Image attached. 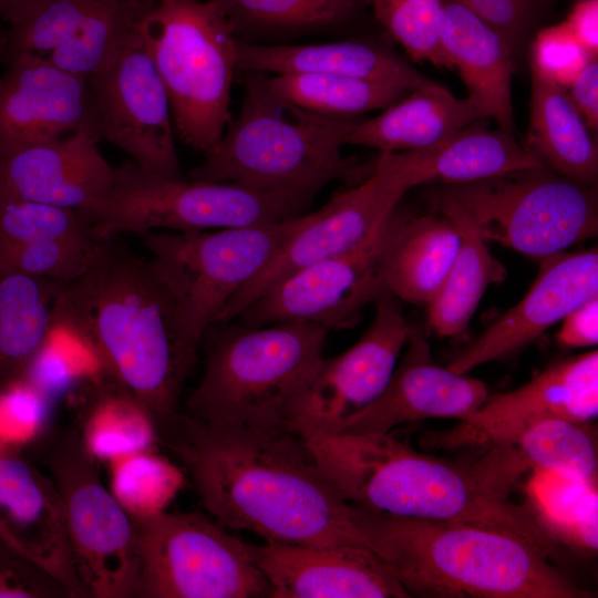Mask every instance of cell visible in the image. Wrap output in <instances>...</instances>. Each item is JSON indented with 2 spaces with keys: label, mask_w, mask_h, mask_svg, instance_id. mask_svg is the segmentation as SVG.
Masks as SVG:
<instances>
[{
  "label": "cell",
  "mask_w": 598,
  "mask_h": 598,
  "mask_svg": "<svg viewBox=\"0 0 598 598\" xmlns=\"http://www.w3.org/2000/svg\"><path fill=\"white\" fill-rule=\"evenodd\" d=\"M156 434L188 473L204 508L225 528L266 542L369 548L350 503L297 434L212 426L182 411Z\"/></svg>",
  "instance_id": "6da1fadb"
},
{
  "label": "cell",
  "mask_w": 598,
  "mask_h": 598,
  "mask_svg": "<svg viewBox=\"0 0 598 598\" xmlns=\"http://www.w3.org/2000/svg\"><path fill=\"white\" fill-rule=\"evenodd\" d=\"M117 237H109L90 267L66 282L55 305L54 330L78 341L158 430L181 412L199 346L181 328L148 259Z\"/></svg>",
  "instance_id": "7a4b0ae2"
},
{
  "label": "cell",
  "mask_w": 598,
  "mask_h": 598,
  "mask_svg": "<svg viewBox=\"0 0 598 598\" xmlns=\"http://www.w3.org/2000/svg\"><path fill=\"white\" fill-rule=\"evenodd\" d=\"M305 446L351 504L400 517L454 520L551 543L511 494L532 467L515 445L494 443L474 460L416 452L388 433H307Z\"/></svg>",
  "instance_id": "3957f363"
},
{
  "label": "cell",
  "mask_w": 598,
  "mask_h": 598,
  "mask_svg": "<svg viewBox=\"0 0 598 598\" xmlns=\"http://www.w3.org/2000/svg\"><path fill=\"white\" fill-rule=\"evenodd\" d=\"M350 505L370 550L410 597H594L550 563L554 550L524 536Z\"/></svg>",
  "instance_id": "277c9868"
},
{
  "label": "cell",
  "mask_w": 598,
  "mask_h": 598,
  "mask_svg": "<svg viewBox=\"0 0 598 598\" xmlns=\"http://www.w3.org/2000/svg\"><path fill=\"white\" fill-rule=\"evenodd\" d=\"M239 113L187 178L229 183L282 197L303 209L336 179L361 182L370 165L341 148L358 117H332L274 94L262 73L246 72Z\"/></svg>",
  "instance_id": "5b68a950"
},
{
  "label": "cell",
  "mask_w": 598,
  "mask_h": 598,
  "mask_svg": "<svg viewBox=\"0 0 598 598\" xmlns=\"http://www.w3.org/2000/svg\"><path fill=\"white\" fill-rule=\"evenodd\" d=\"M327 333L311 323L213 324L184 413L212 426L291 432V410L323 359Z\"/></svg>",
  "instance_id": "8992f818"
},
{
  "label": "cell",
  "mask_w": 598,
  "mask_h": 598,
  "mask_svg": "<svg viewBox=\"0 0 598 598\" xmlns=\"http://www.w3.org/2000/svg\"><path fill=\"white\" fill-rule=\"evenodd\" d=\"M140 31L167 92L176 135L206 153L231 120L233 24L214 0H153Z\"/></svg>",
  "instance_id": "52a82bcc"
},
{
  "label": "cell",
  "mask_w": 598,
  "mask_h": 598,
  "mask_svg": "<svg viewBox=\"0 0 598 598\" xmlns=\"http://www.w3.org/2000/svg\"><path fill=\"white\" fill-rule=\"evenodd\" d=\"M429 200L434 210L460 214L484 240L539 260L598 233L594 186L547 167L444 184Z\"/></svg>",
  "instance_id": "ba28073f"
},
{
  "label": "cell",
  "mask_w": 598,
  "mask_h": 598,
  "mask_svg": "<svg viewBox=\"0 0 598 598\" xmlns=\"http://www.w3.org/2000/svg\"><path fill=\"white\" fill-rule=\"evenodd\" d=\"M307 214L214 230L142 234L148 261L171 296L185 334L200 346L236 293L305 224Z\"/></svg>",
  "instance_id": "9c48e42d"
},
{
  "label": "cell",
  "mask_w": 598,
  "mask_h": 598,
  "mask_svg": "<svg viewBox=\"0 0 598 598\" xmlns=\"http://www.w3.org/2000/svg\"><path fill=\"white\" fill-rule=\"evenodd\" d=\"M81 212L103 238L153 230H214L302 214L276 195L229 183L166 178L134 161L115 167L109 194Z\"/></svg>",
  "instance_id": "30bf717a"
},
{
  "label": "cell",
  "mask_w": 598,
  "mask_h": 598,
  "mask_svg": "<svg viewBox=\"0 0 598 598\" xmlns=\"http://www.w3.org/2000/svg\"><path fill=\"white\" fill-rule=\"evenodd\" d=\"M141 598L269 597L248 544L199 512L133 518Z\"/></svg>",
  "instance_id": "8fae6325"
},
{
  "label": "cell",
  "mask_w": 598,
  "mask_h": 598,
  "mask_svg": "<svg viewBox=\"0 0 598 598\" xmlns=\"http://www.w3.org/2000/svg\"><path fill=\"white\" fill-rule=\"evenodd\" d=\"M47 464L62 499L76 576L85 597H136L140 553L133 518L100 477L74 432L54 439Z\"/></svg>",
  "instance_id": "7c38bea8"
},
{
  "label": "cell",
  "mask_w": 598,
  "mask_h": 598,
  "mask_svg": "<svg viewBox=\"0 0 598 598\" xmlns=\"http://www.w3.org/2000/svg\"><path fill=\"white\" fill-rule=\"evenodd\" d=\"M391 154L381 153L364 179L307 214L305 224L226 305L215 324L233 321L244 308L290 274L373 239L412 188Z\"/></svg>",
  "instance_id": "4fadbf2b"
},
{
  "label": "cell",
  "mask_w": 598,
  "mask_h": 598,
  "mask_svg": "<svg viewBox=\"0 0 598 598\" xmlns=\"http://www.w3.org/2000/svg\"><path fill=\"white\" fill-rule=\"evenodd\" d=\"M87 80L99 140L124 151L148 172L184 178L169 99L140 28Z\"/></svg>",
  "instance_id": "5bb4252c"
},
{
  "label": "cell",
  "mask_w": 598,
  "mask_h": 598,
  "mask_svg": "<svg viewBox=\"0 0 598 598\" xmlns=\"http://www.w3.org/2000/svg\"><path fill=\"white\" fill-rule=\"evenodd\" d=\"M374 318L344 352L324 358L297 399L289 429L297 435L333 434L386 386L412 327L389 291L375 301Z\"/></svg>",
  "instance_id": "9a60e30c"
},
{
  "label": "cell",
  "mask_w": 598,
  "mask_h": 598,
  "mask_svg": "<svg viewBox=\"0 0 598 598\" xmlns=\"http://www.w3.org/2000/svg\"><path fill=\"white\" fill-rule=\"evenodd\" d=\"M384 228L359 248L290 274L235 319L254 327L311 323L328 331L351 327L367 305L388 291L381 267Z\"/></svg>",
  "instance_id": "2e32d148"
},
{
  "label": "cell",
  "mask_w": 598,
  "mask_h": 598,
  "mask_svg": "<svg viewBox=\"0 0 598 598\" xmlns=\"http://www.w3.org/2000/svg\"><path fill=\"white\" fill-rule=\"evenodd\" d=\"M0 78V153L72 133L99 142L89 80L47 56L12 60Z\"/></svg>",
  "instance_id": "e0dca14e"
},
{
  "label": "cell",
  "mask_w": 598,
  "mask_h": 598,
  "mask_svg": "<svg viewBox=\"0 0 598 598\" xmlns=\"http://www.w3.org/2000/svg\"><path fill=\"white\" fill-rule=\"evenodd\" d=\"M598 414L597 350L567 359L511 392L487 396L453 432L457 444H512L546 419L589 422Z\"/></svg>",
  "instance_id": "ac0fdd59"
},
{
  "label": "cell",
  "mask_w": 598,
  "mask_h": 598,
  "mask_svg": "<svg viewBox=\"0 0 598 598\" xmlns=\"http://www.w3.org/2000/svg\"><path fill=\"white\" fill-rule=\"evenodd\" d=\"M406 343L408 349L381 394L347 419L338 433H388L425 419L463 422L485 402V383L439 365L421 330L412 327Z\"/></svg>",
  "instance_id": "d6986e66"
},
{
  "label": "cell",
  "mask_w": 598,
  "mask_h": 598,
  "mask_svg": "<svg viewBox=\"0 0 598 598\" xmlns=\"http://www.w3.org/2000/svg\"><path fill=\"white\" fill-rule=\"evenodd\" d=\"M0 538L69 596L85 597L52 477L9 453L0 454Z\"/></svg>",
  "instance_id": "ffe728a7"
},
{
  "label": "cell",
  "mask_w": 598,
  "mask_h": 598,
  "mask_svg": "<svg viewBox=\"0 0 598 598\" xmlns=\"http://www.w3.org/2000/svg\"><path fill=\"white\" fill-rule=\"evenodd\" d=\"M597 295V248L544 257L526 296L458 352L447 368L466 373L507 355Z\"/></svg>",
  "instance_id": "44dd1931"
},
{
  "label": "cell",
  "mask_w": 598,
  "mask_h": 598,
  "mask_svg": "<svg viewBox=\"0 0 598 598\" xmlns=\"http://www.w3.org/2000/svg\"><path fill=\"white\" fill-rule=\"evenodd\" d=\"M87 133L0 153V200L85 209L112 189L114 168Z\"/></svg>",
  "instance_id": "7402d4cb"
},
{
  "label": "cell",
  "mask_w": 598,
  "mask_h": 598,
  "mask_svg": "<svg viewBox=\"0 0 598 598\" xmlns=\"http://www.w3.org/2000/svg\"><path fill=\"white\" fill-rule=\"evenodd\" d=\"M272 598H406L410 595L365 547L248 544Z\"/></svg>",
  "instance_id": "603a6c76"
},
{
  "label": "cell",
  "mask_w": 598,
  "mask_h": 598,
  "mask_svg": "<svg viewBox=\"0 0 598 598\" xmlns=\"http://www.w3.org/2000/svg\"><path fill=\"white\" fill-rule=\"evenodd\" d=\"M439 38L451 69L460 71L480 117L493 118L501 130L514 134L515 49L511 42L455 0H442Z\"/></svg>",
  "instance_id": "cb8c5ba5"
},
{
  "label": "cell",
  "mask_w": 598,
  "mask_h": 598,
  "mask_svg": "<svg viewBox=\"0 0 598 598\" xmlns=\"http://www.w3.org/2000/svg\"><path fill=\"white\" fill-rule=\"evenodd\" d=\"M237 71L344 75L390 83L408 91L432 81L393 51L353 40L318 44H264L238 39Z\"/></svg>",
  "instance_id": "d4e9b609"
},
{
  "label": "cell",
  "mask_w": 598,
  "mask_h": 598,
  "mask_svg": "<svg viewBox=\"0 0 598 598\" xmlns=\"http://www.w3.org/2000/svg\"><path fill=\"white\" fill-rule=\"evenodd\" d=\"M458 225L448 216L399 214L383 234L381 267L384 285L395 298L427 305L446 277L461 245Z\"/></svg>",
  "instance_id": "484cf974"
},
{
  "label": "cell",
  "mask_w": 598,
  "mask_h": 598,
  "mask_svg": "<svg viewBox=\"0 0 598 598\" xmlns=\"http://www.w3.org/2000/svg\"><path fill=\"white\" fill-rule=\"evenodd\" d=\"M382 111L372 118L359 120L347 144L377 148L381 153L422 150L482 120L471 97L458 99L434 81L409 91Z\"/></svg>",
  "instance_id": "4316f807"
},
{
  "label": "cell",
  "mask_w": 598,
  "mask_h": 598,
  "mask_svg": "<svg viewBox=\"0 0 598 598\" xmlns=\"http://www.w3.org/2000/svg\"><path fill=\"white\" fill-rule=\"evenodd\" d=\"M480 121L433 146L394 152L412 187L432 181L468 183L546 167L513 134L501 128L489 131Z\"/></svg>",
  "instance_id": "83f0119b"
},
{
  "label": "cell",
  "mask_w": 598,
  "mask_h": 598,
  "mask_svg": "<svg viewBox=\"0 0 598 598\" xmlns=\"http://www.w3.org/2000/svg\"><path fill=\"white\" fill-rule=\"evenodd\" d=\"M529 127L525 146L547 168L592 185L598 176V150L589 127L567 90L532 62Z\"/></svg>",
  "instance_id": "f1b7e54d"
},
{
  "label": "cell",
  "mask_w": 598,
  "mask_h": 598,
  "mask_svg": "<svg viewBox=\"0 0 598 598\" xmlns=\"http://www.w3.org/2000/svg\"><path fill=\"white\" fill-rule=\"evenodd\" d=\"M68 281L0 275V393L22 381L54 331V309Z\"/></svg>",
  "instance_id": "f546056e"
},
{
  "label": "cell",
  "mask_w": 598,
  "mask_h": 598,
  "mask_svg": "<svg viewBox=\"0 0 598 598\" xmlns=\"http://www.w3.org/2000/svg\"><path fill=\"white\" fill-rule=\"evenodd\" d=\"M436 212L458 225L462 239L446 277L426 307L436 333L453 337L467 326L486 288L504 279L505 268L464 217L451 210Z\"/></svg>",
  "instance_id": "4dcf8cb0"
},
{
  "label": "cell",
  "mask_w": 598,
  "mask_h": 598,
  "mask_svg": "<svg viewBox=\"0 0 598 598\" xmlns=\"http://www.w3.org/2000/svg\"><path fill=\"white\" fill-rule=\"evenodd\" d=\"M526 487L528 512L550 542L597 550V481L534 470Z\"/></svg>",
  "instance_id": "1f68e13d"
},
{
  "label": "cell",
  "mask_w": 598,
  "mask_h": 598,
  "mask_svg": "<svg viewBox=\"0 0 598 598\" xmlns=\"http://www.w3.org/2000/svg\"><path fill=\"white\" fill-rule=\"evenodd\" d=\"M264 78L277 96L332 117H358L370 111H382L409 93L394 84L344 75L295 73L264 74Z\"/></svg>",
  "instance_id": "d6a6232c"
},
{
  "label": "cell",
  "mask_w": 598,
  "mask_h": 598,
  "mask_svg": "<svg viewBox=\"0 0 598 598\" xmlns=\"http://www.w3.org/2000/svg\"><path fill=\"white\" fill-rule=\"evenodd\" d=\"M153 0H103L82 27L47 58L72 74L100 71L138 30Z\"/></svg>",
  "instance_id": "836d02e7"
},
{
  "label": "cell",
  "mask_w": 598,
  "mask_h": 598,
  "mask_svg": "<svg viewBox=\"0 0 598 598\" xmlns=\"http://www.w3.org/2000/svg\"><path fill=\"white\" fill-rule=\"evenodd\" d=\"M240 35L318 30L349 20L367 0H214Z\"/></svg>",
  "instance_id": "e575fe53"
},
{
  "label": "cell",
  "mask_w": 598,
  "mask_h": 598,
  "mask_svg": "<svg viewBox=\"0 0 598 598\" xmlns=\"http://www.w3.org/2000/svg\"><path fill=\"white\" fill-rule=\"evenodd\" d=\"M103 0H24L4 20L0 41L4 58L48 56L66 42Z\"/></svg>",
  "instance_id": "d590c367"
},
{
  "label": "cell",
  "mask_w": 598,
  "mask_h": 598,
  "mask_svg": "<svg viewBox=\"0 0 598 598\" xmlns=\"http://www.w3.org/2000/svg\"><path fill=\"white\" fill-rule=\"evenodd\" d=\"M587 423L546 419L525 430L514 445L532 470L597 481V435Z\"/></svg>",
  "instance_id": "8d00e7d4"
},
{
  "label": "cell",
  "mask_w": 598,
  "mask_h": 598,
  "mask_svg": "<svg viewBox=\"0 0 598 598\" xmlns=\"http://www.w3.org/2000/svg\"><path fill=\"white\" fill-rule=\"evenodd\" d=\"M110 464V489L132 518L164 512L184 482L181 468L153 451Z\"/></svg>",
  "instance_id": "74e56055"
},
{
  "label": "cell",
  "mask_w": 598,
  "mask_h": 598,
  "mask_svg": "<svg viewBox=\"0 0 598 598\" xmlns=\"http://www.w3.org/2000/svg\"><path fill=\"white\" fill-rule=\"evenodd\" d=\"M81 437L96 461L109 463L152 451L158 444L151 417L123 394L94 409Z\"/></svg>",
  "instance_id": "f35d334b"
},
{
  "label": "cell",
  "mask_w": 598,
  "mask_h": 598,
  "mask_svg": "<svg viewBox=\"0 0 598 598\" xmlns=\"http://www.w3.org/2000/svg\"><path fill=\"white\" fill-rule=\"evenodd\" d=\"M100 237L80 209L0 200V255L30 244Z\"/></svg>",
  "instance_id": "ab89813d"
},
{
  "label": "cell",
  "mask_w": 598,
  "mask_h": 598,
  "mask_svg": "<svg viewBox=\"0 0 598 598\" xmlns=\"http://www.w3.org/2000/svg\"><path fill=\"white\" fill-rule=\"evenodd\" d=\"M378 21L415 61L451 69L441 48L442 0H367Z\"/></svg>",
  "instance_id": "60d3db41"
},
{
  "label": "cell",
  "mask_w": 598,
  "mask_h": 598,
  "mask_svg": "<svg viewBox=\"0 0 598 598\" xmlns=\"http://www.w3.org/2000/svg\"><path fill=\"white\" fill-rule=\"evenodd\" d=\"M591 59L595 58L579 43L565 21L542 29L532 44L530 62L564 89Z\"/></svg>",
  "instance_id": "b9f144b4"
},
{
  "label": "cell",
  "mask_w": 598,
  "mask_h": 598,
  "mask_svg": "<svg viewBox=\"0 0 598 598\" xmlns=\"http://www.w3.org/2000/svg\"><path fill=\"white\" fill-rule=\"evenodd\" d=\"M50 403L24 380L0 393V443L22 444L39 434Z\"/></svg>",
  "instance_id": "7bdbcfd3"
},
{
  "label": "cell",
  "mask_w": 598,
  "mask_h": 598,
  "mask_svg": "<svg viewBox=\"0 0 598 598\" xmlns=\"http://www.w3.org/2000/svg\"><path fill=\"white\" fill-rule=\"evenodd\" d=\"M76 377V368L49 340L34 357L23 380L51 402L64 393Z\"/></svg>",
  "instance_id": "ee69618b"
},
{
  "label": "cell",
  "mask_w": 598,
  "mask_h": 598,
  "mask_svg": "<svg viewBox=\"0 0 598 598\" xmlns=\"http://www.w3.org/2000/svg\"><path fill=\"white\" fill-rule=\"evenodd\" d=\"M499 31L514 47L525 38L534 12L516 0H455Z\"/></svg>",
  "instance_id": "f6af8a7d"
},
{
  "label": "cell",
  "mask_w": 598,
  "mask_h": 598,
  "mask_svg": "<svg viewBox=\"0 0 598 598\" xmlns=\"http://www.w3.org/2000/svg\"><path fill=\"white\" fill-rule=\"evenodd\" d=\"M557 333L559 344L586 348L598 342V298L594 297L570 311Z\"/></svg>",
  "instance_id": "bcb514c9"
},
{
  "label": "cell",
  "mask_w": 598,
  "mask_h": 598,
  "mask_svg": "<svg viewBox=\"0 0 598 598\" xmlns=\"http://www.w3.org/2000/svg\"><path fill=\"white\" fill-rule=\"evenodd\" d=\"M570 101L589 130L598 128V63L591 59L567 87ZM566 89V90H567Z\"/></svg>",
  "instance_id": "7dc6e473"
},
{
  "label": "cell",
  "mask_w": 598,
  "mask_h": 598,
  "mask_svg": "<svg viewBox=\"0 0 598 598\" xmlns=\"http://www.w3.org/2000/svg\"><path fill=\"white\" fill-rule=\"evenodd\" d=\"M571 33L587 52L596 58L598 51V0H579L565 20Z\"/></svg>",
  "instance_id": "c3c4849f"
},
{
  "label": "cell",
  "mask_w": 598,
  "mask_h": 598,
  "mask_svg": "<svg viewBox=\"0 0 598 598\" xmlns=\"http://www.w3.org/2000/svg\"><path fill=\"white\" fill-rule=\"evenodd\" d=\"M20 589V578L12 571L0 567V598H16Z\"/></svg>",
  "instance_id": "681fc988"
},
{
  "label": "cell",
  "mask_w": 598,
  "mask_h": 598,
  "mask_svg": "<svg viewBox=\"0 0 598 598\" xmlns=\"http://www.w3.org/2000/svg\"><path fill=\"white\" fill-rule=\"evenodd\" d=\"M24 0H0V18H6Z\"/></svg>",
  "instance_id": "f907efd6"
},
{
  "label": "cell",
  "mask_w": 598,
  "mask_h": 598,
  "mask_svg": "<svg viewBox=\"0 0 598 598\" xmlns=\"http://www.w3.org/2000/svg\"><path fill=\"white\" fill-rule=\"evenodd\" d=\"M518 1L522 6H524L526 9L530 10L534 12V9H535V0H516Z\"/></svg>",
  "instance_id": "816d5d0a"
}]
</instances>
